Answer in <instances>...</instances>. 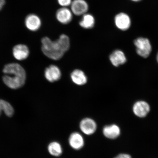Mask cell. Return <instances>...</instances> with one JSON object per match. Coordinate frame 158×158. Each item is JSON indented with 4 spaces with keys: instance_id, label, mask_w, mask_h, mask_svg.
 Instances as JSON below:
<instances>
[{
    "instance_id": "6da1fadb",
    "label": "cell",
    "mask_w": 158,
    "mask_h": 158,
    "mask_svg": "<svg viewBox=\"0 0 158 158\" xmlns=\"http://www.w3.org/2000/svg\"><path fill=\"white\" fill-rule=\"evenodd\" d=\"M41 50L43 54L54 60H58L62 58L70 47L69 37L64 34L61 35L59 39L55 41L45 37L41 39Z\"/></svg>"
},
{
    "instance_id": "7a4b0ae2",
    "label": "cell",
    "mask_w": 158,
    "mask_h": 158,
    "mask_svg": "<svg viewBox=\"0 0 158 158\" xmlns=\"http://www.w3.org/2000/svg\"><path fill=\"white\" fill-rule=\"evenodd\" d=\"M3 81L9 88L17 89L24 85L26 73L24 68L17 63H10L4 67Z\"/></svg>"
},
{
    "instance_id": "3957f363",
    "label": "cell",
    "mask_w": 158,
    "mask_h": 158,
    "mask_svg": "<svg viewBox=\"0 0 158 158\" xmlns=\"http://www.w3.org/2000/svg\"><path fill=\"white\" fill-rule=\"evenodd\" d=\"M134 44L137 54L144 58H147L151 54L152 48L149 40L143 37H139L135 40Z\"/></svg>"
},
{
    "instance_id": "277c9868",
    "label": "cell",
    "mask_w": 158,
    "mask_h": 158,
    "mask_svg": "<svg viewBox=\"0 0 158 158\" xmlns=\"http://www.w3.org/2000/svg\"><path fill=\"white\" fill-rule=\"evenodd\" d=\"M70 9L74 15L80 16L88 13L89 5L85 0H73Z\"/></svg>"
},
{
    "instance_id": "5b68a950",
    "label": "cell",
    "mask_w": 158,
    "mask_h": 158,
    "mask_svg": "<svg viewBox=\"0 0 158 158\" xmlns=\"http://www.w3.org/2000/svg\"><path fill=\"white\" fill-rule=\"evenodd\" d=\"M73 14L69 7H61L57 10L55 14L56 18L59 23L68 24L72 21Z\"/></svg>"
},
{
    "instance_id": "8992f818",
    "label": "cell",
    "mask_w": 158,
    "mask_h": 158,
    "mask_svg": "<svg viewBox=\"0 0 158 158\" xmlns=\"http://www.w3.org/2000/svg\"><path fill=\"white\" fill-rule=\"evenodd\" d=\"M114 23L118 29L122 31H126L129 28L131 24V19L127 14L120 13L114 17Z\"/></svg>"
},
{
    "instance_id": "52a82bcc",
    "label": "cell",
    "mask_w": 158,
    "mask_h": 158,
    "mask_svg": "<svg viewBox=\"0 0 158 158\" xmlns=\"http://www.w3.org/2000/svg\"><path fill=\"white\" fill-rule=\"evenodd\" d=\"M80 127L81 131L87 135L94 134L97 129V124L94 120L90 118H85L80 122Z\"/></svg>"
},
{
    "instance_id": "ba28073f",
    "label": "cell",
    "mask_w": 158,
    "mask_h": 158,
    "mask_svg": "<svg viewBox=\"0 0 158 158\" xmlns=\"http://www.w3.org/2000/svg\"><path fill=\"white\" fill-rule=\"evenodd\" d=\"M25 25L27 29L31 31H35L40 28L41 21L38 15L35 14H30L26 18Z\"/></svg>"
},
{
    "instance_id": "9c48e42d",
    "label": "cell",
    "mask_w": 158,
    "mask_h": 158,
    "mask_svg": "<svg viewBox=\"0 0 158 158\" xmlns=\"http://www.w3.org/2000/svg\"><path fill=\"white\" fill-rule=\"evenodd\" d=\"M44 76L49 82H53L60 78L61 73L58 67L54 65H51L45 69Z\"/></svg>"
},
{
    "instance_id": "30bf717a",
    "label": "cell",
    "mask_w": 158,
    "mask_h": 158,
    "mask_svg": "<svg viewBox=\"0 0 158 158\" xmlns=\"http://www.w3.org/2000/svg\"><path fill=\"white\" fill-rule=\"evenodd\" d=\"M13 54L14 57L17 60H25L29 56V49L28 47L25 45L17 44L13 48Z\"/></svg>"
},
{
    "instance_id": "8fae6325",
    "label": "cell",
    "mask_w": 158,
    "mask_h": 158,
    "mask_svg": "<svg viewBox=\"0 0 158 158\" xmlns=\"http://www.w3.org/2000/svg\"><path fill=\"white\" fill-rule=\"evenodd\" d=\"M150 110V106L147 102L140 101L134 104L133 110L134 114L138 117H145L149 113Z\"/></svg>"
},
{
    "instance_id": "7c38bea8",
    "label": "cell",
    "mask_w": 158,
    "mask_h": 158,
    "mask_svg": "<svg viewBox=\"0 0 158 158\" xmlns=\"http://www.w3.org/2000/svg\"><path fill=\"white\" fill-rule=\"evenodd\" d=\"M69 145L73 149L80 150L82 149L84 145V140L81 134L78 132H74L71 134L69 137Z\"/></svg>"
},
{
    "instance_id": "4fadbf2b",
    "label": "cell",
    "mask_w": 158,
    "mask_h": 158,
    "mask_svg": "<svg viewBox=\"0 0 158 158\" xmlns=\"http://www.w3.org/2000/svg\"><path fill=\"white\" fill-rule=\"evenodd\" d=\"M110 59L112 64L115 67L123 64L126 62V58L124 53L121 50H116L110 55Z\"/></svg>"
},
{
    "instance_id": "5bb4252c",
    "label": "cell",
    "mask_w": 158,
    "mask_h": 158,
    "mask_svg": "<svg viewBox=\"0 0 158 158\" xmlns=\"http://www.w3.org/2000/svg\"><path fill=\"white\" fill-rule=\"evenodd\" d=\"M102 132L106 138L110 139H114L120 135V130L118 126L112 124L105 126Z\"/></svg>"
},
{
    "instance_id": "9a60e30c",
    "label": "cell",
    "mask_w": 158,
    "mask_h": 158,
    "mask_svg": "<svg viewBox=\"0 0 158 158\" xmlns=\"http://www.w3.org/2000/svg\"><path fill=\"white\" fill-rule=\"evenodd\" d=\"M79 25L82 28L85 29H90L94 27L95 24V19L93 15L88 13L82 16Z\"/></svg>"
},
{
    "instance_id": "2e32d148",
    "label": "cell",
    "mask_w": 158,
    "mask_h": 158,
    "mask_svg": "<svg viewBox=\"0 0 158 158\" xmlns=\"http://www.w3.org/2000/svg\"><path fill=\"white\" fill-rule=\"evenodd\" d=\"M73 82L78 85H82L87 82V78L83 71L76 69L73 71L71 74Z\"/></svg>"
},
{
    "instance_id": "e0dca14e",
    "label": "cell",
    "mask_w": 158,
    "mask_h": 158,
    "mask_svg": "<svg viewBox=\"0 0 158 158\" xmlns=\"http://www.w3.org/2000/svg\"><path fill=\"white\" fill-rule=\"evenodd\" d=\"M48 151L51 155L58 157L62 155L63 150L62 146L58 142H52L48 146Z\"/></svg>"
},
{
    "instance_id": "ac0fdd59",
    "label": "cell",
    "mask_w": 158,
    "mask_h": 158,
    "mask_svg": "<svg viewBox=\"0 0 158 158\" xmlns=\"http://www.w3.org/2000/svg\"><path fill=\"white\" fill-rule=\"evenodd\" d=\"M2 111L8 117H12L14 115L15 110L12 106L6 101L2 100Z\"/></svg>"
},
{
    "instance_id": "d6986e66",
    "label": "cell",
    "mask_w": 158,
    "mask_h": 158,
    "mask_svg": "<svg viewBox=\"0 0 158 158\" xmlns=\"http://www.w3.org/2000/svg\"><path fill=\"white\" fill-rule=\"evenodd\" d=\"M73 0H57V2L61 7L70 6Z\"/></svg>"
},
{
    "instance_id": "ffe728a7",
    "label": "cell",
    "mask_w": 158,
    "mask_h": 158,
    "mask_svg": "<svg viewBox=\"0 0 158 158\" xmlns=\"http://www.w3.org/2000/svg\"><path fill=\"white\" fill-rule=\"evenodd\" d=\"M114 158H131V156L128 154H120Z\"/></svg>"
},
{
    "instance_id": "44dd1931",
    "label": "cell",
    "mask_w": 158,
    "mask_h": 158,
    "mask_svg": "<svg viewBox=\"0 0 158 158\" xmlns=\"http://www.w3.org/2000/svg\"><path fill=\"white\" fill-rule=\"evenodd\" d=\"M5 0H0V10L2 9L4 6L5 5Z\"/></svg>"
},
{
    "instance_id": "7402d4cb",
    "label": "cell",
    "mask_w": 158,
    "mask_h": 158,
    "mask_svg": "<svg viewBox=\"0 0 158 158\" xmlns=\"http://www.w3.org/2000/svg\"><path fill=\"white\" fill-rule=\"evenodd\" d=\"M2 99H0V116L2 112Z\"/></svg>"
},
{
    "instance_id": "603a6c76",
    "label": "cell",
    "mask_w": 158,
    "mask_h": 158,
    "mask_svg": "<svg viewBox=\"0 0 158 158\" xmlns=\"http://www.w3.org/2000/svg\"><path fill=\"white\" fill-rule=\"evenodd\" d=\"M131 1H134V2H138V1H141V0H131Z\"/></svg>"
},
{
    "instance_id": "cb8c5ba5",
    "label": "cell",
    "mask_w": 158,
    "mask_h": 158,
    "mask_svg": "<svg viewBox=\"0 0 158 158\" xmlns=\"http://www.w3.org/2000/svg\"><path fill=\"white\" fill-rule=\"evenodd\" d=\"M157 62L158 63V52L157 53Z\"/></svg>"
}]
</instances>
